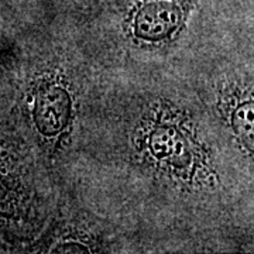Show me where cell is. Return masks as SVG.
Instances as JSON below:
<instances>
[{
  "mask_svg": "<svg viewBox=\"0 0 254 254\" xmlns=\"http://www.w3.org/2000/svg\"><path fill=\"white\" fill-rule=\"evenodd\" d=\"M61 187L140 253L254 252V164L187 75H102Z\"/></svg>",
  "mask_w": 254,
  "mask_h": 254,
  "instance_id": "obj_1",
  "label": "cell"
},
{
  "mask_svg": "<svg viewBox=\"0 0 254 254\" xmlns=\"http://www.w3.org/2000/svg\"><path fill=\"white\" fill-rule=\"evenodd\" d=\"M227 0H58L63 24L103 75L188 73L227 50L253 47V14Z\"/></svg>",
  "mask_w": 254,
  "mask_h": 254,
  "instance_id": "obj_2",
  "label": "cell"
},
{
  "mask_svg": "<svg viewBox=\"0 0 254 254\" xmlns=\"http://www.w3.org/2000/svg\"><path fill=\"white\" fill-rule=\"evenodd\" d=\"M6 36L0 105L61 187L103 73L72 34L48 16Z\"/></svg>",
  "mask_w": 254,
  "mask_h": 254,
  "instance_id": "obj_3",
  "label": "cell"
},
{
  "mask_svg": "<svg viewBox=\"0 0 254 254\" xmlns=\"http://www.w3.org/2000/svg\"><path fill=\"white\" fill-rule=\"evenodd\" d=\"M58 185L0 105V239L16 253L44 229Z\"/></svg>",
  "mask_w": 254,
  "mask_h": 254,
  "instance_id": "obj_4",
  "label": "cell"
},
{
  "mask_svg": "<svg viewBox=\"0 0 254 254\" xmlns=\"http://www.w3.org/2000/svg\"><path fill=\"white\" fill-rule=\"evenodd\" d=\"M253 50H227L185 73L212 119L250 164H254Z\"/></svg>",
  "mask_w": 254,
  "mask_h": 254,
  "instance_id": "obj_5",
  "label": "cell"
},
{
  "mask_svg": "<svg viewBox=\"0 0 254 254\" xmlns=\"http://www.w3.org/2000/svg\"><path fill=\"white\" fill-rule=\"evenodd\" d=\"M20 253L130 254L140 253V247L120 225L99 215L60 187L47 225Z\"/></svg>",
  "mask_w": 254,
  "mask_h": 254,
  "instance_id": "obj_6",
  "label": "cell"
},
{
  "mask_svg": "<svg viewBox=\"0 0 254 254\" xmlns=\"http://www.w3.org/2000/svg\"><path fill=\"white\" fill-rule=\"evenodd\" d=\"M7 51H9V38L6 34H0V72H1L4 61H6Z\"/></svg>",
  "mask_w": 254,
  "mask_h": 254,
  "instance_id": "obj_7",
  "label": "cell"
},
{
  "mask_svg": "<svg viewBox=\"0 0 254 254\" xmlns=\"http://www.w3.org/2000/svg\"><path fill=\"white\" fill-rule=\"evenodd\" d=\"M0 253L6 254V253H16V252H14V249H13L11 246L7 245L4 240H1V239H0Z\"/></svg>",
  "mask_w": 254,
  "mask_h": 254,
  "instance_id": "obj_8",
  "label": "cell"
}]
</instances>
